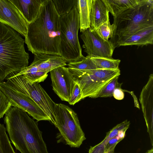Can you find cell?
Masks as SVG:
<instances>
[{
	"label": "cell",
	"mask_w": 153,
	"mask_h": 153,
	"mask_svg": "<svg viewBox=\"0 0 153 153\" xmlns=\"http://www.w3.org/2000/svg\"><path fill=\"white\" fill-rule=\"evenodd\" d=\"M59 17L52 0H45L37 18L27 25L25 41L29 51L60 56Z\"/></svg>",
	"instance_id": "1"
},
{
	"label": "cell",
	"mask_w": 153,
	"mask_h": 153,
	"mask_svg": "<svg viewBox=\"0 0 153 153\" xmlns=\"http://www.w3.org/2000/svg\"><path fill=\"white\" fill-rule=\"evenodd\" d=\"M5 115L6 128L16 150L21 153H49L37 121L25 111L13 106Z\"/></svg>",
	"instance_id": "2"
},
{
	"label": "cell",
	"mask_w": 153,
	"mask_h": 153,
	"mask_svg": "<svg viewBox=\"0 0 153 153\" xmlns=\"http://www.w3.org/2000/svg\"><path fill=\"white\" fill-rule=\"evenodd\" d=\"M25 42L19 33L0 22V82L28 66L29 56Z\"/></svg>",
	"instance_id": "3"
},
{
	"label": "cell",
	"mask_w": 153,
	"mask_h": 153,
	"mask_svg": "<svg viewBox=\"0 0 153 153\" xmlns=\"http://www.w3.org/2000/svg\"><path fill=\"white\" fill-rule=\"evenodd\" d=\"M113 18V36L109 41L115 48L118 42L142 29L153 26V0H140Z\"/></svg>",
	"instance_id": "4"
},
{
	"label": "cell",
	"mask_w": 153,
	"mask_h": 153,
	"mask_svg": "<svg viewBox=\"0 0 153 153\" xmlns=\"http://www.w3.org/2000/svg\"><path fill=\"white\" fill-rule=\"evenodd\" d=\"M59 25L60 56L68 62L85 58L78 38L80 22L77 6H74L68 13L59 17Z\"/></svg>",
	"instance_id": "5"
},
{
	"label": "cell",
	"mask_w": 153,
	"mask_h": 153,
	"mask_svg": "<svg viewBox=\"0 0 153 153\" xmlns=\"http://www.w3.org/2000/svg\"><path fill=\"white\" fill-rule=\"evenodd\" d=\"M54 125L58 129L66 144L79 148L86 139L76 113L68 106L55 104Z\"/></svg>",
	"instance_id": "6"
},
{
	"label": "cell",
	"mask_w": 153,
	"mask_h": 153,
	"mask_svg": "<svg viewBox=\"0 0 153 153\" xmlns=\"http://www.w3.org/2000/svg\"><path fill=\"white\" fill-rule=\"evenodd\" d=\"M68 68L75 83L81 89L83 99L87 97L97 98L101 89L113 79L120 74V69L79 70Z\"/></svg>",
	"instance_id": "7"
},
{
	"label": "cell",
	"mask_w": 153,
	"mask_h": 153,
	"mask_svg": "<svg viewBox=\"0 0 153 153\" xmlns=\"http://www.w3.org/2000/svg\"><path fill=\"white\" fill-rule=\"evenodd\" d=\"M5 79L6 82L11 86L32 99L49 117L50 122L54 125L55 103L39 83H32L22 75H17L15 72L9 75Z\"/></svg>",
	"instance_id": "8"
},
{
	"label": "cell",
	"mask_w": 153,
	"mask_h": 153,
	"mask_svg": "<svg viewBox=\"0 0 153 153\" xmlns=\"http://www.w3.org/2000/svg\"><path fill=\"white\" fill-rule=\"evenodd\" d=\"M0 89L9 99L12 106L26 112L37 122L51 121L49 117L36 103L28 96L18 91L5 82H0Z\"/></svg>",
	"instance_id": "9"
},
{
	"label": "cell",
	"mask_w": 153,
	"mask_h": 153,
	"mask_svg": "<svg viewBox=\"0 0 153 153\" xmlns=\"http://www.w3.org/2000/svg\"><path fill=\"white\" fill-rule=\"evenodd\" d=\"M82 33L80 37L83 42L82 47L87 56L111 57L115 48L109 40L103 39L95 30L91 31L88 29Z\"/></svg>",
	"instance_id": "10"
},
{
	"label": "cell",
	"mask_w": 153,
	"mask_h": 153,
	"mask_svg": "<svg viewBox=\"0 0 153 153\" xmlns=\"http://www.w3.org/2000/svg\"><path fill=\"white\" fill-rule=\"evenodd\" d=\"M50 72L53 91L62 100L68 102L75 84L72 73L65 66Z\"/></svg>",
	"instance_id": "11"
},
{
	"label": "cell",
	"mask_w": 153,
	"mask_h": 153,
	"mask_svg": "<svg viewBox=\"0 0 153 153\" xmlns=\"http://www.w3.org/2000/svg\"><path fill=\"white\" fill-rule=\"evenodd\" d=\"M0 22L25 37L27 24L16 7L9 0H0Z\"/></svg>",
	"instance_id": "12"
},
{
	"label": "cell",
	"mask_w": 153,
	"mask_h": 153,
	"mask_svg": "<svg viewBox=\"0 0 153 153\" xmlns=\"http://www.w3.org/2000/svg\"><path fill=\"white\" fill-rule=\"evenodd\" d=\"M139 100L146 122L147 131L153 146V74H151L146 85L143 87Z\"/></svg>",
	"instance_id": "13"
},
{
	"label": "cell",
	"mask_w": 153,
	"mask_h": 153,
	"mask_svg": "<svg viewBox=\"0 0 153 153\" xmlns=\"http://www.w3.org/2000/svg\"><path fill=\"white\" fill-rule=\"evenodd\" d=\"M45 0H9L16 8L27 25L35 20Z\"/></svg>",
	"instance_id": "14"
},
{
	"label": "cell",
	"mask_w": 153,
	"mask_h": 153,
	"mask_svg": "<svg viewBox=\"0 0 153 153\" xmlns=\"http://www.w3.org/2000/svg\"><path fill=\"white\" fill-rule=\"evenodd\" d=\"M34 55V59L31 64L42 71L48 73L56 68L67 65L65 60L59 55L43 53Z\"/></svg>",
	"instance_id": "15"
},
{
	"label": "cell",
	"mask_w": 153,
	"mask_h": 153,
	"mask_svg": "<svg viewBox=\"0 0 153 153\" xmlns=\"http://www.w3.org/2000/svg\"><path fill=\"white\" fill-rule=\"evenodd\" d=\"M109 13L104 0H92L90 14V30H95L109 19Z\"/></svg>",
	"instance_id": "16"
},
{
	"label": "cell",
	"mask_w": 153,
	"mask_h": 153,
	"mask_svg": "<svg viewBox=\"0 0 153 153\" xmlns=\"http://www.w3.org/2000/svg\"><path fill=\"white\" fill-rule=\"evenodd\" d=\"M153 43V26L142 29L127 39L117 43L115 48L120 46H144Z\"/></svg>",
	"instance_id": "17"
},
{
	"label": "cell",
	"mask_w": 153,
	"mask_h": 153,
	"mask_svg": "<svg viewBox=\"0 0 153 153\" xmlns=\"http://www.w3.org/2000/svg\"><path fill=\"white\" fill-rule=\"evenodd\" d=\"M92 0H78L77 7L78 10L81 32L90 27V14Z\"/></svg>",
	"instance_id": "18"
},
{
	"label": "cell",
	"mask_w": 153,
	"mask_h": 153,
	"mask_svg": "<svg viewBox=\"0 0 153 153\" xmlns=\"http://www.w3.org/2000/svg\"><path fill=\"white\" fill-rule=\"evenodd\" d=\"M15 73L17 75H22L32 83L43 82L48 76V72L40 71L31 64L20 72Z\"/></svg>",
	"instance_id": "19"
},
{
	"label": "cell",
	"mask_w": 153,
	"mask_h": 153,
	"mask_svg": "<svg viewBox=\"0 0 153 153\" xmlns=\"http://www.w3.org/2000/svg\"><path fill=\"white\" fill-rule=\"evenodd\" d=\"M140 0H104L109 12L113 17L139 2Z\"/></svg>",
	"instance_id": "20"
},
{
	"label": "cell",
	"mask_w": 153,
	"mask_h": 153,
	"mask_svg": "<svg viewBox=\"0 0 153 153\" xmlns=\"http://www.w3.org/2000/svg\"><path fill=\"white\" fill-rule=\"evenodd\" d=\"M96 65L97 69L111 70L119 69V66L120 62L119 59L111 58L92 57L90 58Z\"/></svg>",
	"instance_id": "21"
},
{
	"label": "cell",
	"mask_w": 153,
	"mask_h": 153,
	"mask_svg": "<svg viewBox=\"0 0 153 153\" xmlns=\"http://www.w3.org/2000/svg\"><path fill=\"white\" fill-rule=\"evenodd\" d=\"M78 0H52L55 9L59 16L68 13L75 6Z\"/></svg>",
	"instance_id": "22"
},
{
	"label": "cell",
	"mask_w": 153,
	"mask_h": 153,
	"mask_svg": "<svg viewBox=\"0 0 153 153\" xmlns=\"http://www.w3.org/2000/svg\"><path fill=\"white\" fill-rule=\"evenodd\" d=\"M0 153H16L6 133L4 125L0 123Z\"/></svg>",
	"instance_id": "23"
},
{
	"label": "cell",
	"mask_w": 153,
	"mask_h": 153,
	"mask_svg": "<svg viewBox=\"0 0 153 153\" xmlns=\"http://www.w3.org/2000/svg\"><path fill=\"white\" fill-rule=\"evenodd\" d=\"M68 68L79 70H87L97 69L90 57L86 56L82 60L68 62Z\"/></svg>",
	"instance_id": "24"
},
{
	"label": "cell",
	"mask_w": 153,
	"mask_h": 153,
	"mask_svg": "<svg viewBox=\"0 0 153 153\" xmlns=\"http://www.w3.org/2000/svg\"><path fill=\"white\" fill-rule=\"evenodd\" d=\"M119 76H116L113 79L108 82L100 91L98 97H111L113 96V93L117 88H121L122 83L118 82Z\"/></svg>",
	"instance_id": "25"
},
{
	"label": "cell",
	"mask_w": 153,
	"mask_h": 153,
	"mask_svg": "<svg viewBox=\"0 0 153 153\" xmlns=\"http://www.w3.org/2000/svg\"><path fill=\"white\" fill-rule=\"evenodd\" d=\"M114 26L110 24L109 19L100 26L95 31L99 36L104 40L108 41L109 38L113 36Z\"/></svg>",
	"instance_id": "26"
},
{
	"label": "cell",
	"mask_w": 153,
	"mask_h": 153,
	"mask_svg": "<svg viewBox=\"0 0 153 153\" xmlns=\"http://www.w3.org/2000/svg\"><path fill=\"white\" fill-rule=\"evenodd\" d=\"M130 125V121H128L127 120L117 124L107 133L106 136L104 140L108 143L111 139L117 134L119 131L125 129H128Z\"/></svg>",
	"instance_id": "27"
},
{
	"label": "cell",
	"mask_w": 153,
	"mask_h": 153,
	"mask_svg": "<svg viewBox=\"0 0 153 153\" xmlns=\"http://www.w3.org/2000/svg\"><path fill=\"white\" fill-rule=\"evenodd\" d=\"M12 106L10 100L0 89V119Z\"/></svg>",
	"instance_id": "28"
},
{
	"label": "cell",
	"mask_w": 153,
	"mask_h": 153,
	"mask_svg": "<svg viewBox=\"0 0 153 153\" xmlns=\"http://www.w3.org/2000/svg\"><path fill=\"white\" fill-rule=\"evenodd\" d=\"M82 91L79 86L75 83L68 101L69 104L74 105L83 99Z\"/></svg>",
	"instance_id": "29"
},
{
	"label": "cell",
	"mask_w": 153,
	"mask_h": 153,
	"mask_svg": "<svg viewBox=\"0 0 153 153\" xmlns=\"http://www.w3.org/2000/svg\"><path fill=\"white\" fill-rule=\"evenodd\" d=\"M107 144L102 140L99 144L94 146H91L89 153H104Z\"/></svg>",
	"instance_id": "30"
},
{
	"label": "cell",
	"mask_w": 153,
	"mask_h": 153,
	"mask_svg": "<svg viewBox=\"0 0 153 153\" xmlns=\"http://www.w3.org/2000/svg\"><path fill=\"white\" fill-rule=\"evenodd\" d=\"M120 141L117 135L111 139L106 146L105 152L108 151L114 150L116 145Z\"/></svg>",
	"instance_id": "31"
},
{
	"label": "cell",
	"mask_w": 153,
	"mask_h": 153,
	"mask_svg": "<svg viewBox=\"0 0 153 153\" xmlns=\"http://www.w3.org/2000/svg\"><path fill=\"white\" fill-rule=\"evenodd\" d=\"M113 96L116 99L119 100H122L124 97V90L121 88H117L114 90Z\"/></svg>",
	"instance_id": "32"
},
{
	"label": "cell",
	"mask_w": 153,
	"mask_h": 153,
	"mask_svg": "<svg viewBox=\"0 0 153 153\" xmlns=\"http://www.w3.org/2000/svg\"><path fill=\"white\" fill-rule=\"evenodd\" d=\"M127 129H124L118 131L117 136L120 140L121 141L124 138Z\"/></svg>",
	"instance_id": "33"
},
{
	"label": "cell",
	"mask_w": 153,
	"mask_h": 153,
	"mask_svg": "<svg viewBox=\"0 0 153 153\" xmlns=\"http://www.w3.org/2000/svg\"><path fill=\"white\" fill-rule=\"evenodd\" d=\"M146 153H153V148H152L151 149L148 150Z\"/></svg>",
	"instance_id": "34"
}]
</instances>
